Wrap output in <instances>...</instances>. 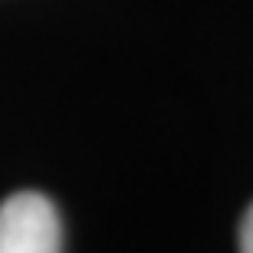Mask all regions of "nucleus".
I'll list each match as a JSON object with an SVG mask.
<instances>
[{
	"mask_svg": "<svg viewBox=\"0 0 253 253\" xmlns=\"http://www.w3.org/2000/svg\"><path fill=\"white\" fill-rule=\"evenodd\" d=\"M0 253H63V224L49 197L20 191L0 204Z\"/></svg>",
	"mask_w": 253,
	"mask_h": 253,
	"instance_id": "nucleus-1",
	"label": "nucleus"
},
{
	"mask_svg": "<svg viewBox=\"0 0 253 253\" xmlns=\"http://www.w3.org/2000/svg\"><path fill=\"white\" fill-rule=\"evenodd\" d=\"M240 253H253V204L240 220Z\"/></svg>",
	"mask_w": 253,
	"mask_h": 253,
	"instance_id": "nucleus-2",
	"label": "nucleus"
}]
</instances>
